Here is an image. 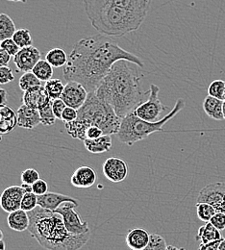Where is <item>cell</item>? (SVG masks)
Listing matches in <instances>:
<instances>
[{"mask_svg":"<svg viewBox=\"0 0 225 250\" xmlns=\"http://www.w3.org/2000/svg\"><path fill=\"white\" fill-rule=\"evenodd\" d=\"M120 60H126L140 67L143 62L135 54L122 48L113 40L103 35L84 38L78 41L64 66V78L83 85L88 93L97 90L112 65Z\"/></svg>","mask_w":225,"mask_h":250,"instance_id":"obj_1","label":"cell"},{"mask_svg":"<svg viewBox=\"0 0 225 250\" xmlns=\"http://www.w3.org/2000/svg\"><path fill=\"white\" fill-rule=\"evenodd\" d=\"M151 0H83L92 25L103 36L123 37L145 21Z\"/></svg>","mask_w":225,"mask_h":250,"instance_id":"obj_2","label":"cell"},{"mask_svg":"<svg viewBox=\"0 0 225 250\" xmlns=\"http://www.w3.org/2000/svg\"><path fill=\"white\" fill-rule=\"evenodd\" d=\"M143 72L140 66L126 60L115 62L98 85L95 93L98 98L109 104L122 120L144 102L142 87Z\"/></svg>","mask_w":225,"mask_h":250,"instance_id":"obj_3","label":"cell"},{"mask_svg":"<svg viewBox=\"0 0 225 250\" xmlns=\"http://www.w3.org/2000/svg\"><path fill=\"white\" fill-rule=\"evenodd\" d=\"M28 232L41 247L47 250H79L91 239L92 233L72 235L64 226L61 215L38 206L28 213Z\"/></svg>","mask_w":225,"mask_h":250,"instance_id":"obj_4","label":"cell"},{"mask_svg":"<svg viewBox=\"0 0 225 250\" xmlns=\"http://www.w3.org/2000/svg\"><path fill=\"white\" fill-rule=\"evenodd\" d=\"M185 105L186 102L183 98L177 99L173 109L156 123L143 121L137 117L135 112H131L122 120L120 130L117 134L118 139L121 143L131 146L134 144L146 139L153 133L162 132L164 131V125L171 121L179 112H181Z\"/></svg>","mask_w":225,"mask_h":250,"instance_id":"obj_5","label":"cell"},{"mask_svg":"<svg viewBox=\"0 0 225 250\" xmlns=\"http://www.w3.org/2000/svg\"><path fill=\"white\" fill-rule=\"evenodd\" d=\"M91 126H97L104 135L118 134L122 119L117 116L114 109L97 97L95 92L89 93L85 104L78 110V118Z\"/></svg>","mask_w":225,"mask_h":250,"instance_id":"obj_6","label":"cell"},{"mask_svg":"<svg viewBox=\"0 0 225 250\" xmlns=\"http://www.w3.org/2000/svg\"><path fill=\"white\" fill-rule=\"evenodd\" d=\"M159 87L151 84L149 88L148 99L134 111L138 118L149 123H156L160 121V117L163 112L166 110V107L162 103L159 98Z\"/></svg>","mask_w":225,"mask_h":250,"instance_id":"obj_7","label":"cell"},{"mask_svg":"<svg viewBox=\"0 0 225 250\" xmlns=\"http://www.w3.org/2000/svg\"><path fill=\"white\" fill-rule=\"evenodd\" d=\"M78 204L71 202H65L61 205L55 213L62 216L64 226L66 230L72 235H83L91 232L89 223L87 221H82L79 214L76 211Z\"/></svg>","mask_w":225,"mask_h":250,"instance_id":"obj_8","label":"cell"},{"mask_svg":"<svg viewBox=\"0 0 225 250\" xmlns=\"http://www.w3.org/2000/svg\"><path fill=\"white\" fill-rule=\"evenodd\" d=\"M198 203H207L217 212L225 214V183L214 182L203 188L197 198Z\"/></svg>","mask_w":225,"mask_h":250,"instance_id":"obj_9","label":"cell"},{"mask_svg":"<svg viewBox=\"0 0 225 250\" xmlns=\"http://www.w3.org/2000/svg\"><path fill=\"white\" fill-rule=\"evenodd\" d=\"M88 95L89 93L83 85L74 81H68L64 85V92L61 95V99L67 107L78 111L85 104Z\"/></svg>","mask_w":225,"mask_h":250,"instance_id":"obj_10","label":"cell"},{"mask_svg":"<svg viewBox=\"0 0 225 250\" xmlns=\"http://www.w3.org/2000/svg\"><path fill=\"white\" fill-rule=\"evenodd\" d=\"M104 176L113 183H120L126 179L128 167L124 160L120 157L108 158L102 167Z\"/></svg>","mask_w":225,"mask_h":250,"instance_id":"obj_11","label":"cell"},{"mask_svg":"<svg viewBox=\"0 0 225 250\" xmlns=\"http://www.w3.org/2000/svg\"><path fill=\"white\" fill-rule=\"evenodd\" d=\"M24 193L21 186L14 185L6 188L0 195V207L9 214L20 210Z\"/></svg>","mask_w":225,"mask_h":250,"instance_id":"obj_12","label":"cell"},{"mask_svg":"<svg viewBox=\"0 0 225 250\" xmlns=\"http://www.w3.org/2000/svg\"><path fill=\"white\" fill-rule=\"evenodd\" d=\"M41 51L32 45L21 48L19 53L14 57V62L18 68V71L25 73L32 71L35 65L40 60H41Z\"/></svg>","mask_w":225,"mask_h":250,"instance_id":"obj_13","label":"cell"},{"mask_svg":"<svg viewBox=\"0 0 225 250\" xmlns=\"http://www.w3.org/2000/svg\"><path fill=\"white\" fill-rule=\"evenodd\" d=\"M51 102L52 99L47 94L44 86L35 87L27 92H24L22 96L23 104L38 111H40Z\"/></svg>","mask_w":225,"mask_h":250,"instance_id":"obj_14","label":"cell"},{"mask_svg":"<svg viewBox=\"0 0 225 250\" xmlns=\"http://www.w3.org/2000/svg\"><path fill=\"white\" fill-rule=\"evenodd\" d=\"M65 202L78 204L77 199L68 195H64L62 193H57V192H46L42 195L38 196V205L42 209L49 210L52 212H55Z\"/></svg>","mask_w":225,"mask_h":250,"instance_id":"obj_15","label":"cell"},{"mask_svg":"<svg viewBox=\"0 0 225 250\" xmlns=\"http://www.w3.org/2000/svg\"><path fill=\"white\" fill-rule=\"evenodd\" d=\"M97 179V172L93 167L82 166L74 171L70 178V183L77 188H89L96 184Z\"/></svg>","mask_w":225,"mask_h":250,"instance_id":"obj_16","label":"cell"},{"mask_svg":"<svg viewBox=\"0 0 225 250\" xmlns=\"http://www.w3.org/2000/svg\"><path fill=\"white\" fill-rule=\"evenodd\" d=\"M18 126L24 129H34L41 124V116L38 110L32 109L25 104L21 106L17 111Z\"/></svg>","mask_w":225,"mask_h":250,"instance_id":"obj_17","label":"cell"},{"mask_svg":"<svg viewBox=\"0 0 225 250\" xmlns=\"http://www.w3.org/2000/svg\"><path fill=\"white\" fill-rule=\"evenodd\" d=\"M150 234L143 228L129 230L126 235V245L131 250H143L149 243Z\"/></svg>","mask_w":225,"mask_h":250,"instance_id":"obj_18","label":"cell"},{"mask_svg":"<svg viewBox=\"0 0 225 250\" xmlns=\"http://www.w3.org/2000/svg\"><path fill=\"white\" fill-rule=\"evenodd\" d=\"M17 125V112H15L7 104L0 105V137L11 133Z\"/></svg>","mask_w":225,"mask_h":250,"instance_id":"obj_19","label":"cell"},{"mask_svg":"<svg viewBox=\"0 0 225 250\" xmlns=\"http://www.w3.org/2000/svg\"><path fill=\"white\" fill-rule=\"evenodd\" d=\"M224 101L225 100H221L208 95L202 103V108L209 118L215 121H223L225 120L223 112Z\"/></svg>","mask_w":225,"mask_h":250,"instance_id":"obj_20","label":"cell"},{"mask_svg":"<svg viewBox=\"0 0 225 250\" xmlns=\"http://www.w3.org/2000/svg\"><path fill=\"white\" fill-rule=\"evenodd\" d=\"M86 149L93 154H100L109 151L113 146V141L110 135H103L95 140H85Z\"/></svg>","mask_w":225,"mask_h":250,"instance_id":"obj_21","label":"cell"},{"mask_svg":"<svg viewBox=\"0 0 225 250\" xmlns=\"http://www.w3.org/2000/svg\"><path fill=\"white\" fill-rule=\"evenodd\" d=\"M7 223L9 227L17 232H23L28 230L30 219L27 212L20 209L13 213H10L7 218Z\"/></svg>","mask_w":225,"mask_h":250,"instance_id":"obj_22","label":"cell"},{"mask_svg":"<svg viewBox=\"0 0 225 250\" xmlns=\"http://www.w3.org/2000/svg\"><path fill=\"white\" fill-rule=\"evenodd\" d=\"M90 127H91V125L82 120H79V119H76L75 121H73L71 123L64 124V128H65L66 133L71 138L80 140L82 142L87 140V131Z\"/></svg>","mask_w":225,"mask_h":250,"instance_id":"obj_23","label":"cell"},{"mask_svg":"<svg viewBox=\"0 0 225 250\" xmlns=\"http://www.w3.org/2000/svg\"><path fill=\"white\" fill-rule=\"evenodd\" d=\"M196 239L200 244H208L215 241L223 239L221 231H219L211 222H206L205 225H202L197 232Z\"/></svg>","mask_w":225,"mask_h":250,"instance_id":"obj_24","label":"cell"},{"mask_svg":"<svg viewBox=\"0 0 225 250\" xmlns=\"http://www.w3.org/2000/svg\"><path fill=\"white\" fill-rule=\"evenodd\" d=\"M16 24L7 14H0V42L12 39L16 33Z\"/></svg>","mask_w":225,"mask_h":250,"instance_id":"obj_25","label":"cell"},{"mask_svg":"<svg viewBox=\"0 0 225 250\" xmlns=\"http://www.w3.org/2000/svg\"><path fill=\"white\" fill-rule=\"evenodd\" d=\"M32 72L41 82H47L52 79L53 66L46 60H40L33 68Z\"/></svg>","mask_w":225,"mask_h":250,"instance_id":"obj_26","label":"cell"},{"mask_svg":"<svg viewBox=\"0 0 225 250\" xmlns=\"http://www.w3.org/2000/svg\"><path fill=\"white\" fill-rule=\"evenodd\" d=\"M67 55L62 48H52L46 54L45 60L54 67L64 66L67 62Z\"/></svg>","mask_w":225,"mask_h":250,"instance_id":"obj_27","label":"cell"},{"mask_svg":"<svg viewBox=\"0 0 225 250\" xmlns=\"http://www.w3.org/2000/svg\"><path fill=\"white\" fill-rule=\"evenodd\" d=\"M19 86L22 92H27L35 87L41 86V81L38 79V77L33 73L32 71L25 72L20 76L19 81Z\"/></svg>","mask_w":225,"mask_h":250,"instance_id":"obj_28","label":"cell"},{"mask_svg":"<svg viewBox=\"0 0 225 250\" xmlns=\"http://www.w3.org/2000/svg\"><path fill=\"white\" fill-rule=\"evenodd\" d=\"M44 88L47 92V94L52 100L61 98V95L64 92V84L60 79H50L49 81L45 82Z\"/></svg>","mask_w":225,"mask_h":250,"instance_id":"obj_29","label":"cell"},{"mask_svg":"<svg viewBox=\"0 0 225 250\" xmlns=\"http://www.w3.org/2000/svg\"><path fill=\"white\" fill-rule=\"evenodd\" d=\"M12 39L20 46V49L28 47V46H32V37H31V33L28 29L22 28V29L17 30Z\"/></svg>","mask_w":225,"mask_h":250,"instance_id":"obj_30","label":"cell"},{"mask_svg":"<svg viewBox=\"0 0 225 250\" xmlns=\"http://www.w3.org/2000/svg\"><path fill=\"white\" fill-rule=\"evenodd\" d=\"M196 212H197V217L200 220L205 221V222H210L212 218L216 215L217 211L213 206L207 203H198L196 204Z\"/></svg>","mask_w":225,"mask_h":250,"instance_id":"obj_31","label":"cell"},{"mask_svg":"<svg viewBox=\"0 0 225 250\" xmlns=\"http://www.w3.org/2000/svg\"><path fill=\"white\" fill-rule=\"evenodd\" d=\"M208 95L221 99V100H225V82L224 80L218 79V80H214L208 87Z\"/></svg>","mask_w":225,"mask_h":250,"instance_id":"obj_32","label":"cell"},{"mask_svg":"<svg viewBox=\"0 0 225 250\" xmlns=\"http://www.w3.org/2000/svg\"><path fill=\"white\" fill-rule=\"evenodd\" d=\"M41 116V124L43 126H52L55 125L56 117L52 111V102L39 111Z\"/></svg>","mask_w":225,"mask_h":250,"instance_id":"obj_33","label":"cell"},{"mask_svg":"<svg viewBox=\"0 0 225 250\" xmlns=\"http://www.w3.org/2000/svg\"><path fill=\"white\" fill-rule=\"evenodd\" d=\"M38 206V195H36L34 192L24 193L20 205L21 210L29 213L34 209H36Z\"/></svg>","mask_w":225,"mask_h":250,"instance_id":"obj_34","label":"cell"},{"mask_svg":"<svg viewBox=\"0 0 225 250\" xmlns=\"http://www.w3.org/2000/svg\"><path fill=\"white\" fill-rule=\"evenodd\" d=\"M166 248V243L161 235L150 234L149 243L143 250H165Z\"/></svg>","mask_w":225,"mask_h":250,"instance_id":"obj_35","label":"cell"},{"mask_svg":"<svg viewBox=\"0 0 225 250\" xmlns=\"http://www.w3.org/2000/svg\"><path fill=\"white\" fill-rule=\"evenodd\" d=\"M21 183L22 184H27V185H31L35 182H37L40 178V173L38 172V170L34 169V168H27L25 170H23L21 172Z\"/></svg>","mask_w":225,"mask_h":250,"instance_id":"obj_36","label":"cell"},{"mask_svg":"<svg viewBox=\"0 0 225 250\" xmlns=\"http://www.w3.org/2000/svg\"><path fill=\"white\" fill-rule=\"evenodd\" d=\"M0 47L4 49L11 57H15L20 50V46L15 42L13 39H7L0 42Z\"/></svg>","mask_w":225,"mask_h":250,"instance_id":"obj_37","label":"cell"},{"mask_svg":"<svg viewBox=\"0 0 225 250\" xmlns=\"http://www.w3.org/2000/svg\"><path fill=\"white\" fill-rule=\"evenodd\" d=\"M15 80V75L8 65L0 66V85H5L8 83H11Z\"/></svg>","mask_w":225,"mask_h":250,"instance_id":"obj_38","label":"cell"},{"mask_svg":"<svg viewBox=\"0 0 225 250\" xmlns=\"http://www.w3.org/2000/svg\"><path fill=\"white\" fill-rule=\"evenodd\" d=\"M66 108V105L61 98L52 100V111L56 117L57 120H62V115L64 109Z\"/></svg>","mask_w":225,"mask_h":250,"instance_id":"obj_39","label":"cell"},{"mask_svg":"<svg viewBox=\"0 0 225 250\" xmlns=\"http://www.w3.org/2000/svg\"><path fill=\"white\" fill-rule=\"evenodd\" d=\"M78 118V111L73 109V108H70V107H67L64 109V112H63V115H62V122H64V124H68V123H71L73 121H75L76 119Z\"/></svg>","mask_w":225,"mask_h":250,"instance_id":"obj_40","label":"cell"},{"mask_svg":"<svg viewBox=\"0 0 225 250\" xmlns=\"http://www.w3.org/2000/svg\"><path fill=\"white\" fill-rule=\"evenodd\" d=\"M32 189L33 192H34L36 195L40 196V195H42V194L48 192V191H47L48 185H47L46 181H44V180H42V179H39L37 182H35V183L33 184Z\"/></svg>","mask_w":225,"mask_h":250,"instance_id":"obj_41","label":"cell"},{"mask_svg":"<svg viewBox=\"0 0 225 250\" xmlns=\"http://www.w3.org/2000/svg\"><path fill=\"white\" fill-rule=\"evenodd\" d=\"M210 222L219 230H225V214L217 212L216 215L210 220Z\"/></svg>","mask_w":225,"mask_h":250,"instance_id":"obj_42","label":"cell"},{"mask_svg":"<svg viewBox=\"0 0 225 250\" xmlns=\"http://www.w3.org/2000/svg\"><path fill=\"white\" fill-rule=\"evenodd\" d=\"M103 135H104L103 131L100 128H98L97 126H94V125L91 126L87 131V139H89V140H95Z\"/></svg>","mask_w":225,"mask_h":250,"instance_id":"obj_43","label":"cell"},{"mask_svg":"<svg viewBox=\"0 0 225 250\" xmlns=\"http://www.w3.org/2000/svg\"><path fill=\"white\" fill-rule=\"evenodd\" d=\"M224 240L221 239L219 241H215V242H212V243H208V244H200L198 250H219L220 248V245L222 243V241Z\"/></svg>","mask_w":225,"mask_h":250,"instance_id":"obj_44","label":"cell"},{"mask_svg":"<svg viewBox=\"0 0 225 250\" xmlns=\"http://www.w3.org/2000/svg\"><path fill=\"white\" fill-rule=\"evenodd\" d=\"M11 61V56L0 47V66L8 65V63Z\"/></svg>","mask_w":225,"mask_h":250,"instance_id":"obj_45","label":"cell"},{"mask_svg":"<svg viewBox=\"0 0 225 250\" xmlns=\"http://www.w3.org/2000/svg\"><path fill=\"white\" fill-rule=\"evenodd\" d=\"M7 103V92L0 88V105L6 104Z\"/></svg>","mask_w":225,"mask_h":250,"instance_id":"obj_46","label":"cell"},{"mask_svg":"<svg viewBox=\"0 0 225 250\" xmlns=\"http://www.w3.org/2000/svg\"><path fill=\"white\" fill-rule=\"evenodd\" d=\"M21 188L24 190V192H33L32 186L27 185V184H21Z\"/></svg>","mask_w":225,"mask_h":250,"instance_id":"obj_47","label":"cell"},{"mask_svg":"<svg viewBox=\"0 0 225 250\" xmlns=\"http://www.w3.org/2000/svg\"><path fill=\"white\" fill-rule=\"evenodd\" d=\"M0 250H6V244L3 240L0 241Z\"/></svg>","mask_w":225,"mask_h":250,"instance_id":"obj_48","label":"cell"},{"mask_svg":"<svg viewBox=\"0 0 225 250\" xmlns=\"http://www.w3.org/2000/svg\"><path fill=\"white\" fill-rule=\"evenodd\" d=\"M219 250H225V239L224 238V240L222 241V243H221V245H220V248H219Z\"/></svg>","mask_w":225,"mask_h":250,"instance_id":"obj_49","label":"cell"},{"mask_svg":"<svg viewBox=\"0 0 225 250\" xmlns=\"http://www.w3.org/2000/svg\"><path fill=\"white\" fill-rule=\"evenodd\" d=\"M165 250H180V249H177V248H175L173 246H167V248H166Z\"/></svg>","mask_w":225,"mask_h":250,"instance_id":"obj_50","label":"cell"},{"mask_svg":"<svg viewBox=\"0 0 225 250\" xmlns=\"http://www.w3.org/2000/svg\"><path fill=\"white\" fill-rule=\"evenodd\" d=\"M6 1H11V2H21V3H26L27 0H6Z\"/></svg>","mask_w":225,"mask_h":250,"instance_id":"obj_51","label":"cell"},{"mask_svg":"<svg viewBox=\"0 0 225 250\" xmlns=\"http://www.w3.org/2000/svg\"><path fill=\"white\" fill-rule=\"evenodd\" d=\"M223 112H224V118L225 120V100L224 101V106H223Z\"/></svg>","mask_w":225,"mask_h":250,"instance_id":"obj_52","label":"cell"},{"mask_svg":"<svg viewBox=\"0 0 225 250\" xmlns=\"http://www.w3.org/2000/svg\"><path fill=\"white\" fill-rule=\"evenodd\" d=\"M3 237H4V235H3V232H2V230L0 229V241H1V240H3Z\"/></svg>","mask_w":225,"mask_h":250,"instance_id":"obj_53","label":"cell"},{"mask_svg":"<svg viewBox=\"0 0 225 250\" xmlns=\"http://www.w3.org/2000/svg\"><path fill=\"white\" fill-rule=\"evenodd\" d=\"M180 250H185V249H183V248H182V249H180Z\"/></svg>","mask_w":225,"mask_h":250,"instance_id":"obj_54","label":"cell"},{"mask_svg":"<svg viewBox=\"0 0 225 250\" xmlns=\"http://www.w3.org/2000/svg\"></svg>","mask_w":225,"mask_h":250,"instance_id":"obj_55","label":"cell"}]
</instances>
